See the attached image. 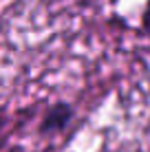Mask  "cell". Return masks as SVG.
Instances as JSON below:
<instances>
[{"mask_svg":"<svg viewBox=\"0 0 150 152\" xmlns=\"http://www.w3.org/2000/svg\"><path fill=\"white\" fill-rule=\"evenodd\" d=\"M77 119V108L75 104L66 102V99H55L42 110L35 126V134L40 139H55L60 134H66L73 128Z\"/></svg>","mask_w":150,"mask_h":152,"instance_id":"1","label":"cell"},{"mask_svg":"<svg viewBox=\"0 0 150 152\" xmlns=\"http://www.w3.org/2000/svg\"><path fill=\"white\" fill-rule=\"evenodd\" d=\"M139 27H141V33L150 40V0H143L141 13H139Z\"/></svg>","mask_w":150,"mask_h":152,"instance_id":"2","label":"cell"}]
</instances>
